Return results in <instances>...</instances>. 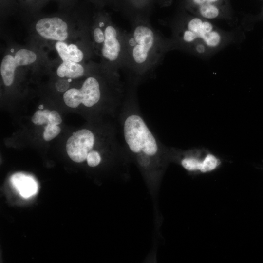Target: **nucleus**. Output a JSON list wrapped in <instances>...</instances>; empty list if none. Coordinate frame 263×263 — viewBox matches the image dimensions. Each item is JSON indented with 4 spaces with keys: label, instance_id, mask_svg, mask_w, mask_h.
Returning a JSON list of instances; mask_svg holds the SVG:
<instances>
[{
    "label": "nucleus",
    "instance_id": "10",
    "mask_svg": "<svg viewBox=\"0 0 263 263\" xmlns=\"http://www.w3.org/2000/svg\"><path fill=\"white\" fill-rule=\"evenodd\" d=\"M56 73L60 77L75 79L81 77L84 73L83 66L70 60L64 61L58 67Z\"/></svg>",
    "mask_w": 263,
    "mask_h": 263
},
{
    "label": "nucleus",
    "instance_id": "13",
    "mask_svg": "<svg viewBox=\"0 0 263 263\" xmlns=\"http://www.w3.org/2000/svg\"><path fill=\"white\" fill-rule=\"evenodd\" d=\"M15 60L17 66H24L31 64L37 59L36 54L30 50L21 49L16 53Z\"/></svg>",
    "mask_w": 263,
    "mask_h": 263
},
{
    "label": "nucleus",
    "instance_id": "19",
    "mask_svg": "<svg viewBox=\"0 0 263 263\" xmlns=\"http://www.w3.org/2000/svg\"><path fill=\"white\" fill-rule=\"evenodd\" d=\"M86 161L89 167H95L101 162V157L98 151L93 150L88 153Z\"/></svg>",
    "mask_w": 263,
    "mask_h": 263
},
{
    "label": "nucleus",
    "instance_id": "16",
    "mask_svg": "<svg viewBox=\"0 0 263 263\" xmlns=\"http://www.w3.org/2000/svg\"><path fill=\"white\" fill-rule=\"evenodd\" d=\"M61 132V129L58 125L47 124L43 133V139L46 141H50L57 136Z\"/></svg>",
    "mask_w": 263,
    "mask_h": 263
},
{
    "label": "nucleus",
    "instance_id": "8",
    "mask_svg": "<svg viewBox=\"0 0 263 263\" xmlns=\"http://www.w3.org/2000/svg\"><path fill=\"white\" fill-rule=\"evenodd\" d=\"M10 181L19 195L24 198H29L36 195L38 191V184L31 176L22 173L13 175Z\"/></svg>",
    "mask_w": 263,
    "mask_h": 263
},
{
    "label": "nucleus",
    "instance_id": "26",
    "mask_svg": "<svg viewBox=\"0 0 263 263\" xmlns=\"http://www.w3.org/2000/svg\"><path fill=\"white\" fill-rule=\"evenodd\" d=\"M14 51V50L13 49H11V52H13Z\"/></svg>",
    "mask_w": 263,
    "mask_h": 263
},
{
    "label": "nucleus",
    "instance_id": "25",
    "mask_svg": "<svg viewBox=\"0 0 263 263\" xmlns=\"http://www.w3.org/2000/svg\"><path fill=\"white\" fill-rule=\"evenodd\" d=\"M68 81L69 82H71V81H72V79H71V78H69V79L68 80Z\"/></svg>",
    "mask_w": 263,
    "mask_h": 263
},
{
    "label": "nucleus",
    "instance_id": "7",
    "mask_svg": "<svg viewBox=\"0 0 263 263\" xmlns=\"http://www.w3.org/2000/svg\"><path fill=\"white\" fill-rule=\"evenodd\" d=\"M104 33L102 55L109 61H115L119 57L121 51V44L117 31L114 26L109 25L104 29Z\"/></svg>",
    "mask_w": 263,
    "mask_h": 263
},
{
    "label": "nucleus",
    "instance_id": "2",
    "mask_svg": "<svg viewBox=\"0 0 263 263\" xmlns=\"http://www.w3.org/2000/svg\"><path fill=\"white\" fill-rule=\"evenodd\" d=\"M125 142L133 153L151 158L159 152L157 140L144 119L137 114L128 115L123 124Z\"/></svg>",
    "mask_w": 263,
    "mask_h": 263
},
{
    "label": "nucleus",
    "instance_id": "21",
    "mask_svg": "<svg viewBox=\"0 0 263 263\" xmlns=\"http://www.w3.org/2000/svg\"><path fill=\"white\" fill-rule=\"evenodd\" d=\"M94 39L97 43H102L104 40V31L100 27H96L94 32Z\"/></svg>",
    "mask_w": 263,
    "mask_h": 263
},
{
    "label": "nucleus",
    "instance_id": "11",
    "mask_svg": "<svg viewBox=\"0 0 263 263\" xmlns=\"http://www.w3.org/2000/svg\"><path fill=\"white\" fill-rule=\"evenodd\" d=\"M17 67L15 58L12 55H7L4 57L0 65V74L6 86H10L13 83Z\"/></svg>",
    "mask_w": 263,
    "mask_h": 263
},
{
    "label": "nucleus",
    "instance_id": "18",
    "mask_svg": "<svg viewBox=\"0 0 263 263\" xmlns=\"http://www.w3.org/2000/svg\"><path fill=\"white\" fill-rule=\"evenodd\" d=\"M55 47L63 61L69 60L68 46L67 44L63 41H58L56 43Z\"/></svg>",
    "mask_w": 263,
    "mask_h": 263
},
{
    "label": "nucleus",
    "instance_id": "9",
    "mask_svg": "<svg viewBox=\"0 0 263 263\" xmlns=\"http://www.w3.org/2000/svg\"><path fill=\"white\" fill-rule=\"evenodd\" d=\"M79 90L82 104L85 106L91 107L99 101L101 95L100 86L95 78H87Z\"/></svg>",
    "mask_w": 263,
    "mask_h": 263
},
{
    "label": "nucleus",
    "instance_id": "15",
    "mask_svg": "<svg viewBox=\"0 0 263 263\" xmlns=\"http://www.w3.org/2000/svg\"><path fill=\"white\" fill-rule=\"evenodd\" d=\"M51 111L49 110H39L35 112L32 117V121L37 125L48 124Z\"/></svg>",
    "mask_w": 263,
    "mask_h": 263
},
{
    "label": "nucleus",
    "instance_id": "6",
    "mask_svg": "<svg viewBox=\"0 0 263 263\" xmlns=\"http://www.w3.org/2000/svg\"><path fill=\"white\" fill-rule=\"evenodd\" d=\"M36 29L46 39L62 41L68 37L67 24L58 17L40 19L36 23Z\"/></svg>",
    "mask_w": 263,
    "mask_h": 263
},
{
    "label": "nucleus",
    "instance_id": "4",
    "mask_svg": "<svg viewBox=\"0 0 263 263\" xmlns=\"http://www.w3.org/2000/svg\"><path fill=\"white\" fill-rule=\"evenodd\" d=\"M155 41L152 30L148 26L140 24L134 29L128 40L132 58L137 64L142 65L148 60Z\"/></svg>",
    "mask_w": 263,
    "mask_h": 263
},
{
    "label": "nucleus",
    "instance_id": "14",
    "mask_svg": "<svg viewBox=\"0 0 263 263\" xmlns=\"http://www.w3.org/2000/svg\"><path fill=\"white\" fill-rule=\"evenodd\" d=\"M65 103L68 107L75 108L82 103L79 89L72 88L66 91L63 95Z\"/></svg>",
    "mask_w": 263,
    "mask_h": 263
},
{
    "label": "nucleus",
    "instance_id": "1",
    "mask_svg": "<svg viewBox=\"0 0 263 263\" xmlns=\"http://www.w3.org/2000/svg\"><path fill=\"white\" fill-rule=\"evenodd\" d=\"M178 34L181 42L190 48L195 44L202 43L212 54L236 41L233 32L222 30L210 20L198 16L184 21Z\"/></svg>",
    "mask_w": 263,
    "mask_h": 263
},
{
    "label": "nucleus",
    "instance_id": "12",
    "mask_svg": "<svg viewBox=\"0 0 263 263\" xmlns=\"http://www.w3.org/2000/svg\"><path fill=\"white\" fill-rule=\"evenodd\" d=\"M197 16L209 20L224 17L222 10L216 4H205L197 6Z\"/></svg>",
    "mask_w": 263,
    "mask_h": 263
},
{
    "label": "nucleus",
    "instance_id": "3",
    "mask_svg": "<svg viewBox=\"0 0 263 263\" xmlns=\"http://www.w3.org/2000/svg\"><path fill=\"white\" fill-rule=\"evenodd\" d=\"M178 162L188 172L194 175L214 172L222 165V160L205 148H195L180 152Z\"/></svg>",
    "mask_w": 263,
    "mask_h": 263
},
{
    "label": "nucleus",
    "instance_id": "5",
    "mask_svg": "<svg viewBox=\"0 0 263 263\" xmlns=\"http://www.w3.org/2000/svg\"><path fill=\"white\" fill-rule=\"evenodd\" d=\"M94 143V133L88 129H81L74 132L68 139L66 151L73 161L81 163L86 160L88 153L93 150Z\"/></svg>",
    "mask_w": 263,
    "mask_h": 263
},
{
    "label": "nucleus",
    "instance_id": "22",
    "mask_svg": "<svg viewBox=\"0 0 263 263\" xmlns=\"http://www.w3.org/2000/svg\"><path fill=\"white\" fill-rule=\"evenodd\" d=\"M56 89L59 92H64L67 91L69 84L68 80L64 79L59 80L56 83Z\"/></svg>",
    "mask_w": 263,
    "mask_h": 263
},
{
    "label": "nucleus",
    "instance_id": "20",
    "mask_svg": "<svg viewBox=\"0 0 263 263\" xmlns=\"http://www.w3.org/2000/svg\"><path fill=\"white\" fill-rule=\"evenodd\" d=\"M62 122V118L58 113L53 110L51 111L49 116V122L48 124L54 125H58Z\"/></svg>",
    "mask_w": 263,
    "mask_h": 263
},
{
    "label": "nucleus",
    "instance_id": "24",
    "mask_svg": "<svg viewBox=\"0 0 263 263\" xmlns=\"http://www.w3.org/2000/svg\"><path fill=\"white\" fill-rule=\"evenodd\" d=\"M38 108L40 110H42V109H43L44 108V106H43V105L42 104H41L38 106Z\"/></svg>",
    "mask_w": 263,
    "mask_h": 263
},
{
    "label": "nucleus",
    "instance_id": "23",
    "mask_svg": "<svg viewBox=\"0 0 263 263\" xmlns=\"http://www.w3.org/2000/svg\"><path fill=\"white\" fill-rule=\"evenodd\" d=\"M220 0H191L192 3L196 7L205 4H216Z\"/></svg>",
    "mask_w": 263,
    "mask_h": 263
},
{
    "label": "nucleus",
    "instance_id": "17",
    "mask_svg": "<svg viewBox=\"0 0 263 263\" xmlns=\"http://www.w3.org/2000/svg\"><path fill=\"white\" fill-rule=\"evenodd\" d=\"M69 60L75 62H80L83 58L82 52L73 44L68 46Z\"/></svg>",
    "mask_w": 263,
    "mask_h": 263
}]
</instances>
